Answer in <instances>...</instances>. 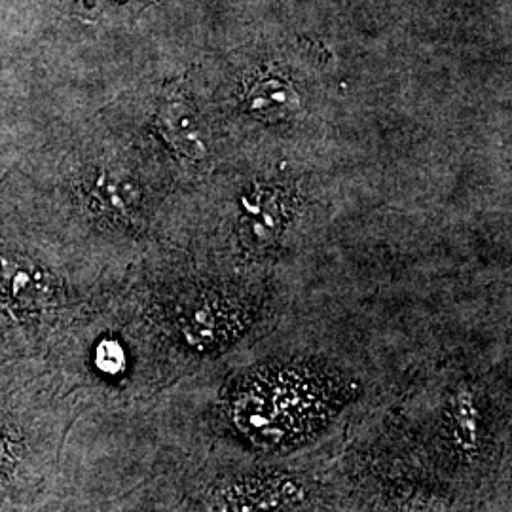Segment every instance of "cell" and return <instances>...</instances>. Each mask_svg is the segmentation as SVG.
Returning a JSON list of instances; mask_svg holds the SVG:
<instances>
[{"label": "cell", "mask_w": 512, "mask_h": 512, "mask_svg": "<svg viewBox=\"0 0 512 512\" xmlns=\"http://www.w3.org/2000/svg\"><path fill=\"white\" fill-rule=\"evenodd\" d=\"M48 294L46 275L27 260L0 258V296L16 310L38 308Z\"/></svg>", "instance_id": "obj_3"}, {"label": "cell", "mask_w": 512, "mask_h": 512, "mask_svg": "<svg viewBox=\"0 0 512 512\" xmlns=\"http://www.w3.org/2000/svg\"><path fill=\"white\" fill-rule=\"evenodd\" d=\"M97 365L101 370L110 372V374L118 372L124 365V351L114 342L103 344L101 348L97 349Z\"/></svg>", "instance_id": "obj_7"}, {"label": "cell", "mask_w": 512, "mask_h": 512, "mask_svg": "<svg viewBox=\"0 0 512 512\" xmlns=\"http://www.w3.org/2000/svg\"><path fill=\"white\" fill-rule=\"evenodd\" d=\"M156 128L184 158L200 162L207 156L209 143L205 122L200 110L183 92H165L156 114Z\"/></svg>", "instance_id": "obj_1"}, {"label": "cell", "mask_w": 512, "mask_h": 512, "mask_svg": "<svg viewBox=\"0 0 512 512\" xmlns=\"http://www.w3.org/2000/svg\"><path fill=\"white\" fill-rule=\"evenodd\" d=\"M243 232L258 245L274 241L285 224V205L270 188H258L243 200Z\"/></svg>", "instance_id": "obj_4"}, {"label": "cell", "mask_w": 512, "mask_h": 512, "mask_svg": "<svg viewBox=\"0 0 512 512\" xmlns=\"http://www.w3.org/2000/svg\"><path fill=\"white\" fill-rule=\"evenodd\" d=\"M456 418L459 425V444L467 450L476 446V410L473 403H458Z\"/></svg>", "instance_id": "obj_6"}, {"label": "cell", "mask_w": 512, "mask_h": 512, "mask_svg": "<svg viewBox=\"0 0 512 512\" xmlns=\"http://www.w3.org/2000/svg\"><path fill=\"white\" fill-rule=\"evenodd\" d=\"M243 105L260 122H281L300 109V93L281 74L266 73L245 90Z\"/></svg>", "instance_id": "obj_2"}, {"label": "cell", "mask_w": 512, "mask_h": 512, "mask_svg": "<svg viewBox=\"0 0 512 512\" xmlns=\"http://www.w3.org/2000/svg\"><path fill=\"white\" fill-rule=\"evenodd\" d=\"M298 488L293 482H272L260 488H247L245 492L228 495L226 509L232 512L279 511L287 501H293Z\"/></svg>", "instance_id": "obj_5"}]
</instances>
